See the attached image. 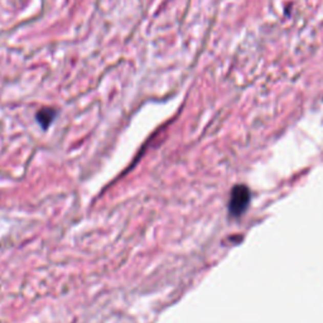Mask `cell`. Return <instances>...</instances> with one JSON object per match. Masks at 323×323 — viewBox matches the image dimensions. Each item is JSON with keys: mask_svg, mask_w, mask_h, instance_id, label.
I'll list each match as a JSON object with an SVG mask.
<instances>
[{"mask_svg": "<svg viewBox=\"0 0 323 323\" xmlns=\"http://www.w3.org/2000/svg\"><path fill=\"white\" fill-rule=\"evenodd\" d=\"M249 193L245 188H236L232 193L231 198V211L235 213H240L245 208L249 201Z\"/></svg>", "mask_w": 323, "mask_h": 323, "instance_id": "1", "label": "cell"}, {"mask_svg": "<svg viewBox=\"0 0 323 323\" xmlns=\"http://www.w3.org/2000/svg\"><path fill=\"white\" fill-rule=\"evenodd\" d=\"M54 116H56V113H54L53 109H43L38 113L37 119L43 127H48V125L52 123Z\"/></svg>", "mask_w": 323, "mask_h": 323, "instance_id": "2", "label": "cell"}]
</instances>
